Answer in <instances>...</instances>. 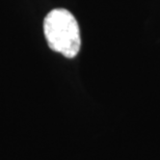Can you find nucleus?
<instances>
[{
    "label": "nucleus",
    "mask_w": 160,
    "mask_h": 160,
    "mask_svg": "<svg viewBox=\"0 0 160 160\" xmlns=\"http://www.w3.org/2000/svg\"><path fill=\"white\" fill-rule=\"evenodd\" d=\"M44 33L51 50L68 58L78 54L81 46L77 20L65 8H55L44 20Z\"/></svg>",
    "instance_id": "f257e3e1"
}]
</instances>
